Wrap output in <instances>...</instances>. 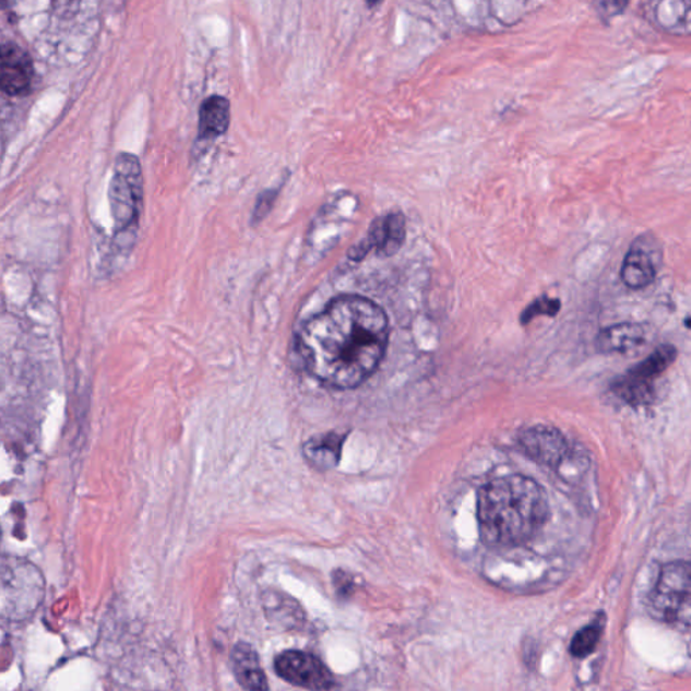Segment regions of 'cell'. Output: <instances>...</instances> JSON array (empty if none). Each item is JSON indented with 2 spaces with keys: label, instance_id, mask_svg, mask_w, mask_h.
<instances>
[{
  "label": "cell",
  "instance_id": "cell-12",
  "mask_svg": "<svg viewBox=\"0 0 691 691\" xmlns=\"http://www.w3.org/2000/svg\"><path fill=\"white\" fill-rule=\"evenodd\" d=\"M231 666L234 676L243 689L267 690L265 672L262 671L259 655L247 643H239L231 653Z\"/></svg>",
  "mask_w": 691,
  "mask_h": 691
},
{
  "label": "cell",
  "instance_id": "cell-18",
  "mask_svg": "<svg viewBox=\"0 0 691 691\" xmlns=\"http://www.w3.org/2000/svg\"><path fill=\"white\" fill-rule=\"evenodd\" d=\"M628 0H594V8L603 20L615 19L627 9Z\"/></svg>",
  "mask_w": 691,
  "mask_h": 691
},
{
  "label": "cell",
  "instance_id": "cell-6",
  "mask_svg": "<svg viewBox=\"0 0 691 691\" xmlns=\"http://www.w3.org/2000/svg\"><path fill=\"white\" fill-rule=\"evenodd\" d=\"M277 676L295 687L329 690L335 687L333 674L317 656L302 651H285L274 660Z\"/></svg>",
  "mask_w": 691,
  "mask_h": 691
},
{
  "label": "cell",
  "instance_id": "cell-2",
  "mask_svg": "<svg viewBox=\"0 0 691 691\" xmlns=\"http://www.w3.org/2000/svg\"><path fill=\"white\" fill-rule=\"evenodd\" d=\"M479 536L489 547L525 544L548 517L545 490L533 478L511 474L484 485L478 493Z\"/></svg>",
  "mask_w": 691,
  "mask_h": 691
},
{
  "label": "cell",
  "instance_id": "cell-10",
  "mask_svg": "<svg viewBox=\"0 0 691 691\" xmlns=\"http://www.w3.org/2000/svg\"><path fill=\"white\" fill-rule=\"evenodd\" d=\"M33 62L24 49L14 43L2 45L0 87L5 95L26 94L33 82Z\"/></svg>",
  "mask_w": 691,
  "mask_h": 691
},
{
  "label": "cell",
  "instance_id": "cell-1",
  "mask_svg": "<svg viewBox=\"0 0 691 691\" xmlns=\"http://www.w3.org/2000/svg\"><path fill=\"white\" fill-rule=\"evenodd\" d=\"M390 344V321L374 301L341 296L302 324L297 350L313 379L354 390L379 369Z\"/></svg>",
  "mask_w": 691,
  "mask_h": 691
},
{
  "label": "cell",
  "instance_id": "cell-11",
  "mask_svg": "<svg viewBox=\"0 0 691 691\" xmlns=\"http://www.w3.org/2000/svg\"><path fill=\"white\" fill-rule=\"evenodd\" d=\"M651 330L643 323H619L604 329L597 336V348L601 353H626L650 339Z\"/></svg>",
  "mask_w": 691,
  "mask_h": 691
},
{
  "label": "cell",
  "instance_id": "cell-7",
  "mask_svg": "<svg viewBox=\"0 0 691 691\" xmlns=\"http://www.w3.org/2000/svg\"><path fill=\"white\" fill-rule=\"evenodd\" d=\"M660 259L658 243L651 234L636 238L622 262L621 282L630 289L648 287L658 274Z\"/></svg>",
  "mask_w": 691,
  "mask_h": 691
},
{
  "label": "cell",
  "instance_id": "cell-13",
  "mask_svg": "<svg viewBox=\"0 0 691 691\" xmlns=\"http://www.w3.org/2000/svg\"><path fill=\"white\" fill-rule=\"evenodd\" d=\"M346 436L339 432H327L310 439L305 444L302 453L306 460L317 469L329 470L339 464L342 448Z\"/></svg>",
  "mask_w": 691,
  "mask_h": 691
},
{
  "label": "cell",
  "instance_id": "cell-20",
  "mask_svg": "<svg viewBox=\"0 0 691 691\" xmlns=\"http://www.w3.org/2000/svg\"><path fill=\"white\" fill-rule=\"evenodd\" d=\"M74 2H76V0H53V5L59 13H61V11H65L67 13V11L73 8Z\"/></svg>",
  "mask_w": 691,
  "mask_h": 691
},
{
  "label": "cell",
  "instance_id": "cell-22",
  "mask_svg": "<svg viewBox=\"0 0 691 691\" xmlns=\"http://www.w3.org/2000/svg\"><path fill=\"white\" fill-rule=\"evenodd\" d=\"M687 325L689 329H691V318L687 319Z\"/></svg>",
  "mask_w": 691,
  "mask_h": 691
},
{
  "label": "cell",
  "instance_id": "cell-3",
  "mask_svg": "<svg viewBox=\"0 0 691 691\" xmlns=\"http://www.w3.org/2000/svg\"><path fill=\"white\" fill-rule=\"evenodd\" d=\"M110 198L114 231L119 245L134 242L139 230L142 200H144V179L139 158L123 153L118 156L108 191Z\"/></svg>",
  "mask_w": 691,
  "mask_h": 691
},
{
  "label": "cell",
  "instance_id": "cell-23",
  "mask_svg": "<svg viewBox=\"0 0 691 691\" xmlns=\"http://www.w3.org/2000/svg\"><path fill=\"white\" fill-rule=\"evenodd\" d=\"M9 2H11V0H3V3H4V4H5V3H9Z\"/></svg>",
  "mask_w": 691,
  "mask_h": 691
},
{
  "label": "cell",
  "instance_id": "cell-15",
  "mask_svg": "<svg viewBox=\"0 0 691 691\" xmlns=\"http://www.w3.org/2000/svg\"><path fill=\"white\" fill-rule=\"evenodd\" d=\"M656 22L668 32H691V0H653Z\"/></svg>",
  "mask_w": 691,
  "mask_h": 691
},
{
  "label": "cell",
  "instance_id": "cell-17",
  "mask_svg": "<svg viewBox=\"0 0 691 691\" xmlns=\"http://www.w3.org/2000/svg\"><path fill=\"white\" fill-rule=\"evenodd\" d=\"M561 310V301L558 299H550V297L544 296L531 305L527 310L523 312L522 323L528 324L533 319L539 315L556 317Z\"/></svg>",
  "mask_w": 691,
  "mask_h": 691
},
{
  "label": "cell",
  "instance_id": "cell-14",
  "mask_svg": "<svg viewBox=\"0 0 691 691\" xmlns=\"http://www.w3.org/2000/svg\"><path fill=\"white\" fill-rule=\"evenodd\" d=\"M230 124V103L222 96H211L199 112V140L211 141L226 133Z\"/></svg>",
  "mask_w": 691,
  "mask_h": 691
},
{
  "label": "cell",
  "instance_id": "cell-8",
  "mask_svg": "<svg viewBox=\"0 0 691 691\" xmlns=\"http://www.w3.org/2000/svg\"><path fill=\"white\" fill-rule=\"evenodd\" d=\"M405 241V219L402 214L392 213L373 222L367 239L350 250V259L359 261L374 249L384 257L396 254Z\"/></svg>",
  "mask_w": 691,
  "mask_h": 691
},
{
  "label": "cell",
  "instance_id": "cell-4",
  "mask_svg": "<svg viewBox=\"0 0 691 691\" xmlns=\"http://www.w3.org/2000/svg\"><path fill=\"white\" fill-rule=\"evenodd\" d=\"M651 608L660 620L691 630V562L676 561L662 568Z\"/></svg>",
  "mask_w": 691,
  "mask_h": 691
},
{
  "label": "cell",
  "instance_id": "cell-16",
  "mask_svg": "<svg viewBox=\"0 0 691 691\" xmlns=\"http://www.w3.org/2000/svg\"><path fill=\"white\" fill-rule=\"evenodd\" d=\"M603 632L604 618H599L593 621L592 624L582 628L570 644L571 654L580 659L589 656L596 650L599 641H601Z\"/></svg>",
  "mask_w": 691,
  "mask_h": 691
},
{
  "label": "cell",
  "instance_id": "cell-5",
  "mask_svg": "<svg viewBox=\"0 0 691 691\" xmlns=\"http://www.w3.org/2000/svg\"><path fill=\"white\" fill-rule=\"evenodd\" d=\"M678 357L672 345H662L641 364L618 377L610 385L616 396L631 405L648 404L654 397V380L671 367Z\"/></svg>",
  "mask_w": 691,
  "mask_h": 691
},
{
  "label": "cell",
  "instance_id": "cell-21",
  "mask_svg": "<svg viewBox=\"0 0 691 691\" xmlns=\"http://www.w3.org/2000/svg\"><path fill=\"white\" fill-rule=\"evenodd\" d=\"M367 2H368L369 8L373 9L376 8L377 4L381 3V0H367Z\"/></svg>",
  "mask_w": 691,
  "mask_h": 691
},
{
  "label": "cell",
  "instance_id": "cell-19",
  "mask_svg": "<svg viewBox=\"0 0 691 691\" xmlns=\"http://www.w3.org/2000/svg\"><path fill=\"white\" fill-rule=\"evenodd\" d=\"M276 198L277 191H266L262 193L254 209L253 222L261 221L267 213H270L272 204Z\"/></svg>",
  "mask_w": 691,
  "mask_h": 691
},
{
  "label": "cell",
  "instance_id": "cell-9",
  "mask_svg": "<svg viewBox=\"0 0 691 691\" xmlns=\"http://www.w3.org/2000/svg\"><path fill=\"white\" fill-rule=\"evenodd\" d=\"M522 445L531 458L557 469L570 454L569 442L561 431L552 427L529 428L522 436Z\"/></svg>",
  "mask_w": 691,
  "mask_h": 691
}]
</instances>
